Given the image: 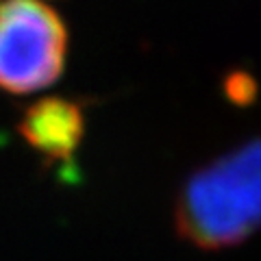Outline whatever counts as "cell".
<instances>
[{"instance_id":"cell-2","label":"cell","mask_w":261,"mask_h":261,"mask_svg":"<svg viewBox=\"0 0 261 261\" xmlns=\"http://www.w3.org/2000/svg\"><path fill=\"white\" fill-rule=\"evenodd\" d=\"M68 31L42 0L0 3V89L29 94L59 79Z\"/></svg>"},{"instance_id":"cell-1","label":"cell","mask_w":261,"mask_h":261,"mask_svg":"<svg viewBox=\"0 0 261 261\" xmlns=\"http://www.w3.org/2000/svg\"><path fill=\"white\" fill-rule=\"evenodd\" d=\"M259 211V142L252 140L187 178L176 198L174 224L194 246L222 250L255 233Z\"/></svg>"},{"instance_id":"cell-3","label":"cell","mask_w":261,"mask_h":261,"mask_svg":"<svg viewBox=\"0 0 261 261\" xmlns=\"http://www.w3.org/2000/svg\"><path fill=\"white\" fill-rule=\"evenodd\" d=\"M83 113L74 102L46 98L24 113L20 135L44 157L68 159L83 140Z\"/></svg>"}]
</instances>
